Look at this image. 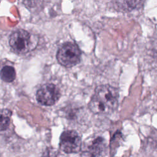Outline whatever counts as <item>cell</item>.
<instances>
[{
	"label": "cell",
	"instance_id": "cell-7",
	"mask_svg": "<svg viewBox=\"0 0 157 157\" xmlns=\"http://www.w3.org/2000/svg\"><path fill=\"white\" fill-rule=\"evenodd\" d=\"M112 4H113V6L117 10L128 11L140 6L143 2L141 1H114L112 2Z\"/></svg>",
	"mask_w": 157,
	"mask_h": 157
},
{
	"label": "cell",
	"instance_id": "cell-3",
	"mask_svg": "<svg viewBox=\"0 0 157 157\" xmlns=\"http://www.w3.org/2000/svg\"><path fill=\"white\" fill-rule=\"evenodd\" d=\"M81 52L74 43L66 42L58 50L56 59L58 62L66 67H73L80 63Z\"/></svg>",
	"mask_w": 157,
	"mask_h": 157
},
{
	"label": "cell",
	"instance_id": "cell-8",
	"mask_svg": "<svg viewBox=\"0 0 157 157\" xmlns=\"http://www.w3.org/2000/svg\"><path fill=\"white\" fill-rule=\"evenodd\" d=\"M1 78L5 82H12L16 77L14 67L10 65L4 66L0 71Z\"/></svg>",
	"mask_w": 157,
	"mask_h": 157
},
{
	"label": "cell",
	"instance_id": "cell-9",
	"mask_svg": "<svg viewBox=\"0 0 157 157\" xmlns=\"http://www.w3.org/2000/svg\"><path fill=\"white\" fill-rule=\"evenodd\" d=\"M12 112L9 109H0V131L6 129L9 126Z\"/></svg>",
	"mask_w": 157,
	"mask_h": 157
},
{
	"label": "cell",
	"instance_id": "cell-4",
	"mask_svg": "<svg viewBox=\"0 0 157 157\" xmlns=\"http://www.w3.org/2000/svg\"><path fill=\"white\" fill-rule=\"evenodd\" d=\"M82 140L78 134L74 130L64 131L59 138V148L66 153H76L81 150Z\"/></svg>",
	"mask_w": 157,
	"mask_h": 157
},
{
	"label": "cell",
	"instance_id": "cell-10",
	"mask_svg": "<svg viewBox=\"0 0 157 157\" xmlns=\"http://www.w3.org/2000/svg\"><path fill=\"white\" fill-rule=\"evenodd\" d=\"M42 157H59L58 152L52 148H47L43 153Z\"/></svg>",
	"mask_w": 157,
	"mask_h": 157
},
{
	"label": "cell",
	"instance_id": "cell-6",
	"mask_svg": "<svg viewBox=\"0 0 157 157\" xmlns=\"http://www.w3.org/2000/svg\"><path fill=\"white\" fill-rule=\"evenodd\" d=\"M106 144L102 137H96L85 143L81 147L82 157H102L105 152Z\"/></svg>",
	"mask_w": 157,
	"mask_h": 157
},
{
	"label": "cell",
	"instance_id": "cell-1",
	"mask_svg": "<svg viewBox=\"0 0 157 157\" xmlns=\"http://www.w3.org/2000/svg\"><path fill=\"white\" fill-rule=\"evenodd\" d=\"M119 93L109 85L98 86L88 104L89 109L95 114H109L118 106Z\"/></svg>",
	"mask_w": 157,
	"mask_h": 157
},
{
	"label": "cell",
	"instance_id": "cell-2",
	"mask_svg": "<svg viewBox=\"0 0 157 157\" xmlns=\"http://www.w3.org/2000/svg\"><path fill=\"white\" fill-rule=\"evenodd\" d=\"M37 36L24 29H18L12 33L9 38V45L13 52L25 54L33 50L38 44Z\"/></svg>",
	"mask_w": 157,
	"mask_h": 157
},
{
	"label": "cell",
	"instance_id": "cell-5",
	"mask_svg": "<svg viewBox=\"0 0 157 157\" xmlns=\"http://www.w3.org/2000/svg\"><path fill=\"white\" fill-rule=\"evenodd\" d=\"M59 88L54 84L47 83L42 86L37 91V101L44 105L50 106L55 104L60 98Z\"/></svg>",
	"mask_w": 157,
	"mask_h": 157
}]
</instances>
